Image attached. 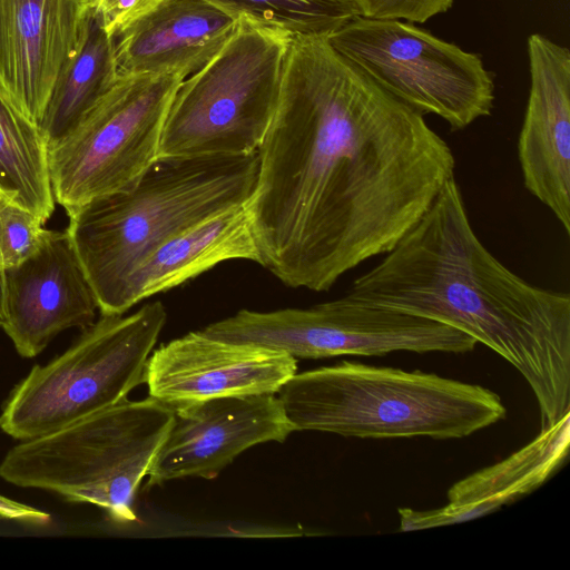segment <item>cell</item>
<instances>
[{
	"label": "cell",
	"mask_w": 570,
	"mask_h": 570,
	"mask_svg": "<svg viewBox=\"0 0 570 570\" xmlns=\"http://www.w3.org/2000/svg\"><path fill=\"white\" fill-rule=\"evenodd\" d=\"M246 204L259 265L330 289L384 255L454 179L449 144L327 36L292 37Z\"/></svg>",
	"instance_id": "cell-1"
},
{
	"label": "cell",
	"mask_w": 570,
	"mask_h": 570,
	"mask_svg": "<svg viewBox=\"0 0 570 570\" xmlns=\"http://www.w3.org/2000/svg\"><path fill=\"white\" fill-rule=\"evenodd\" d=\"M347 293L450 325L493 350L530 385L540 430L570 412V295L528 283L493 256L455 178Z\"/></svg>",
	"instance_id": "cell-2"
},
{
	"label": "cell",
	"mask_w": 570,
	"mask_h": 570,
	"mask_svg": "<svg viewBox=\"0 0 570 570\" xmlns=\"http://www.w3.org/2000/svg\"><path fill=\"white\" fill-rule=\"evenodd\" d=\"M257 167V151L158 157L129 187L66 212V232L100 314H124L129 277L164 243L216 214L246 205Z\"/></svg>",
	"instance_id": "cell-3"
},
{
	"label": "cell",
	"mask_w": 570,
	"mask_h": 570,
	"mask_svg": "<svg viewBox=\"0 0 570 570\" xmlns=\"http://www.w3.org/2000/svg\"><path fill=\"white\" fill-rule=\"evenodd\" d=\"M278 397L295 431L360 439H462L507 414L479 384L352 361L296 372Z\"/></svg>",
	"instance_id": "cell-4"
},
{
	"label": "cell",
	"mask_w": 570,
	"mask_h": 570,
	"mask_svg": "<svg viewBox=\"0 0 570 570\" xmlns=\"http://www.w3.org/2000/svg\"><path fill=\"white\" fill-rule=\"evenodd\" d=\"M174 421L154 397L124 400L46 435L20 441L0 462L19 488L91 503L118 524L137 519L134 503Z\"/></svg>",
	"instance_id": "cell-5"
},
{
	"label": "cell",
	"mask_w": 570,
	"mask_h": 570,
	"mask_svg": "<svg viewBox=\"0 0 570 570\" xmlns=\"http://www.w3.org/2000/svg\"><path fill=\"white\" fill-rule=\"evenodd\" d=\"M291 39L282 30L237 19L220 50L178 86L158 157L256 153L276 110Z\"/></svg>",
	"instance_id": "cell-6"
},
{
	"label": "cell",
	"mask_w": 570,
	"mask_h": 570,
	"mask_svg": "<svg viewBox=\"0 0 570 570\" xmlns=\"http://www.w3.org/2000/svg\"><path fill=\"white\" fill-rule=\"evenodd\" d=\"M161 302L122 316L104 315L46 365H35L6 400L0 429L39 438L127 399L139 384L166 324Z\"/></svg>",
	"instance_id": "cell-7"
},
{
	"label": "cell",
	"mask_w": 570,
	"mask_h": 570,
	"mask_svg": "<svg viewBox=\"0 0 570 570\" xmlns=\"http://www.w3.org/2000/svg\"><path fill=\"white\" fill-rule=\"evenodd\" d=\"M327 39L387 92L451 130L491 115L494 82L481 58L413 22L357 16Z\"/></svg>",
	"instance_id": "cell-8"
},
{
	"label": "cell",
	"mask_w": 570,
	"mask_h": 570,
	"mask_svg": "<svg viewBox=\"0 0 570 570\" xmlns=\"http://www.w3.org/2000/svg\"><path fill=\"white\" fill-rule=\"evenodd\" d=\"M185 78L119 75L111 89L48 149L55 202L66 212L122 190L158 158L164 121Z\"/></svg>",
	"instance_id": "cell-9"
},
{
	"label": "cell",
	"mask_w": 570,
	"mask_h": 570,
	"mask_svg": "<svg viewBox=\"0 0 570 570\" xmlns=\"http://www.w3.org/2000/svg\"><path fill=\"white\" fill-rule=\"evenodd\" d=\"M202 331L223 341L314 360L393 352L464 354L476 345L450 325L366 303L348 293L307 308L240 309Z\"/></svg>",
	"instance_id": "cell-10"
},
{
	"label": "cell",
	"mask_w": 570,
	"mask_h": 570,
	"mask_svg": "<svg viewBox=\"0 0 570 570\" xmlns=\"http://www.w3.org/2000/svg\"><path fill=\"white\" fill-rule=\"evenodd\" d=\"M173 410L147 488L183 478L212 480L245 450L284 442L295 431L282 401L271 393L215 397Z\"/></svg>",
	"instance_id": "cell-11"
},
{
	"label": "cell",
	"mask_w": 570,
	"mask_h": 570,
	"mask_svg": "<svg viewBox=\"0 0 570 570\" xmlns=\"http://www.w3.org/2000/svg\"><path fill=\"white\" fill-rule=\"evenodd\" d=\"M297 358L263 346L190 332L160 345L147 361L149 396L174 407L215 397L276 394Z\"/></svg>",
	"instance_id": "cell-12"
},
{
	"label": "cell",
	"mask_w": 570,
	"mask_h": 570,
	"mask_svg": "<svg viewBox=\"0 0 570 570\" xmlns=\"http://www.w3.org/2000/svg\"><path fill=\"white\" fill-rule=\"evenodd\" d=\"M92 8L94 0H0V87L37 125Z\"/></svg>",
	"instance_id": "cell-13"
},
{
	"label": "cell",
	"mask_w": 570,
	"mask_h": 570,
	"mask_svg": "<svg viewBox=\"0 0 570 570\" xmlns=\"http://www.w3.org/2000/svg\"><path fill=\"white\" fill-rule=\"evenodd\" d=\"M2 330L17 353L40 354L62 331L86 330L98 303L66 230L48 229L39 249L4 271Z\"/></svg>",
	"instance_id": "cell-14"
},
{
	"label": "cell",
	"mask_w": 570,
	"mask_h": 570,
	"mask_svg": "<svg viewBox=\"0 0 570 570\" xmlns=\"http://www.w3.org/2000/svg\"><path fill=\"white\" fill-rule=\"evenodd\" d=\"M530 90L518 139L527 190L570 235V50L546 36L528 38Z\"/></svg>",
	"instance_id": "cell-15"
},
{
	"label": "cell",
	"mask_w": 570,
	"mask_h": 570,
	"mask_svg": "<svg viewBox=\"0 0 570 570\" xmlns=\"http://www.w3.org/2000/svg\"><path fill=\"white\" fill-rule=\"evenodd\" d=\"M236 23L205 0H160L114 37L118 73H177L186 79L220 50Z\"/></svg>",
	"instance_id": "cell-16"
},
{
	"label": "cell",
	"mask_w": 570,
	"mask_h": 570,
	"mask_svg": "<svg viewBox=\"0 0 570 570\" xmlns=\"http://www.w3.org/2000/svg\"><path fill=\"white\" fill-rule=\"evenodd\" d=\"M569 446L570 412L507 459L454 483L446 505L424 511L399 508L400 530L450 525L492 513L546 483L567 459Z\"/></svg>",
	"instance_id": "cell-17"
},
{
	"label": "cell",
	"mask_w": 570,
	"mask_h": 570,
	"mask_svg": "<svg viewBox=\"0 0 570 570\" xmlns=\"http://www.w3.org/2000/svg\"><path fill=\"white\" fill-rule=\"evenodd\" d=\"M245 206L202 220L153 252L129 277L121 312L223 262L246 259L258 264V249Z\"/></svg>",
	"instance_id": "cell-18"
},
{
	"label": "cell",
	"mask_w": 570,
	"mask_h": 570,
	"mask_svg": "<svg viewBox=\"0 0 570 570\" xmlns=\"http://www.w3.org/2000/svg\"><path fill=\"white\" fill-rule=\"evenodd\" d=\"M118 77L114 38L92 16L85 40L59 77L38 125L48 149L79 124Z\"/></svg>",
	"instance_id": "cell-19"
},
{
	"label": "cell",
	"mask_w": 570,
	"mask_h": 570,
	"mask_svg": "<svg viewBox=\"0 0 570 570\" xmlns=\"http://www.w3.org/2000/svg\"><path fill=\"white\" fill-rule=\"evenodd\" d=\"M0 189L43 224L55 212L48 145L39 128L0 87Z\"/></svg>",
	"instance_id": "cell-20"
},
{
	"label": "cell",
	"mask_w": 570,
	"mask_h": 570,
	"mask_svg": "<svg viewBox=\"0 0 570 570\" xmlns=\"http://www.w3.org/2000/svg\"><path fill=\"white\" fill-rule=\"evenodd\" d=\"M236 19L297 36H328L357 16L353 0H205Z\"/></svg>",
	"instance_id": "cell-21"
},
{
	"label": "cell",
	"mask_w": 570,
	"mask_h": 570,
	"mask_svg": "<svg viewBox=\"0 0 570 570\" xmlns=\"http://www.w3.org/2000/svg\"><path fill=\"white\" fill-rule=\"evenodd\" d=\"M43 226L32 210L0 189V267L3 272L39 249L48 230Z\"/></svg>",
	"instance_id": "cell-22"
},
{
	"label": "cell",
	"mask_w": 570,
	"mask_h": 570,
	"mask_svg": "<svg viewBox=\"0 0 570 570\" xmlns=\"http://www.w3.org/2000/svg\"><path fill=\"white\" fill-rule=\"evenodd\" d=\"M353 2L361 17L424 23L449 11L454 0H353Z\"/></svg>",
	"instance_id": "cell-23"
},
{
	"label": "cell",
	"mask_w": 570,
	"mask_h": 570,
	"mask_svg": "<svg viewBox=\"0 0 570 570\" xmlns=\"http://www.w3.org/2000/svg\"><path fill=\"white\" fill-rule=\"evenodd\" d=\"M160 0H94L92 16L110 37L153 10Z\"/></svg>",
	"instance_id": "cell-24"
},
{
	"label": "cell",
	"mask_w": 570,
	"mask_h": 570,
	"mask_svg": "<svg viewBox=\"0 0 570 570\" xmlns=\"http://www.w3.org/2000/svg\"><path fill=\"white\" fill-rule=\"evenodd\" d=\"M0 519L42 527L50 522L51 517L43 510L0 494Z\"/></svg>",
	"instance_id": "cell-25"
},
{
	"label": "cell",
	"mask_w": 570,
	"mask_h": 570,
	"mask_svg": "<svg viewBox=\"0 0 570 570\" xmlns=\"http://www.w3.org/2000/svg\"><path fill=\"white\" fill-rule=\"evenodd\" d=\"M6 321L4 272L0 267V327Z\"/></svg>",
	"instance_id": "cell-26"
}]
</instances>
